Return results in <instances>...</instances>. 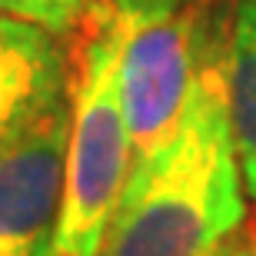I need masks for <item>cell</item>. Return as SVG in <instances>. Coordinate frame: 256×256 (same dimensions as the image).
I'll list each match as a JSON object with an SVG mask.
<instances>
[{
	"label": "cell",
	"instance_id": "cell-5",
	"mask_svg": "<svg viewBox=\"0 0 256 256\" xmlns=\"http://www.w3.org/2000/svg\"><path fill=\"white\" fill-rule=\"evenodd\" d=\"M74 64L64 37L0 14V150L70 100Z\"/></svg>",
	"mask_w": 256,
	"mask_h": 256
},
{
	"label": "cell",
	"instance_id": "cell-4",
	"mask_svg": "<svg viewBox=\"0 0 256 256\" xmlns=\"http://www.w3.org/2000/svg\"><path fill=\"white\" fill-rule=\"evenodd\" d=\"M70 100L0 150V256H50L60 223Z\"/></svg>",
	"mask_w": 256,
	"mask_h": 256
},
{
	"label": "cell",
	"instance_id": "cell-7",
	"mask_svg": "<svg viewBox=\"0 0 256 256\" xmlns=\"http://www.w3.org/2000/svg\"><path fill=\"white\" fill-rule=\"evenodd\" d=\"M90 7L94 0H0V14L30 20L57 37H74Z\"/></svg>",
	"mask_w": 256,
	"mask_h": 256
},
{
	"label": "cell",
	"instance_id": "cell-8",
	"mask_svg": "<svg viewBox=\"0 0 256 256\" xmlns=\"http://www.w3.org/2000/svg\"><path fill=\"white\" fill-rule=\"evenodd\" d=\"M200 256H256V230L253 226H236L230 236H223L216 246H210Z\"/></svg>",
	"mask_w": 256,
	"mask_h": 256
},
{
	"label": "cell",
	"instance_id": "cell-2",
	"mask_svg": "<svg viewBox=\"0 0 256 256\" xmlns=\"http://www.w3.org/2000/svg\"><path fill=\"white\" fill-rule=\"evenodd\" d=\"M60 223L50 256H96L133 166V136L120 86V27L110 0L80 24Z\"/></svg>",
	"mask_w": 256,
	"mask_h": 256
},
{
	"label": "cell",
	"instance_id": "cell-6",
	"mask_svg": "<svg viewBox=\"0 0 256 256\" xmlns=\"http://www.w3.org/2000/svg\"><path fill=\"white\" fill-rule=\"evenodd\" d=\"M230 124L250 200H256V0H226Z\"/></svg>",
	"mask_w": 256,
	"mask_h": 256
},
{
	"label": "cell",
	"instance_id": "cell-1",
	"mask_svg": "<svg viewBox=\"0 0 256 256\" xmlns=\"http://www.w3.org/2000/svg\"><path fill=\"white\" fill-rule=\"evenodd\" d=\"M226 96V47L203 66L180 124L136 153L96 256H200L246 220Z\"/></svg>",
	"mask_w": 256,
	"mask_h": 256
},
{
	"label": "cell",
	"instance_id": "cell-3",
	"mask_svg": "<svg viewBox=\"0 0 256 256\" xmlns=\"http://www.w3.org/2000/svg\"><path fill=\"white\" fill-rule=\"evenodd\" d=\"M133 156L170 136L203 66L226 47V0H110Z\"/></svg>",
	"mask_w": 256,
	"mask_h": 256
}]
</instances>
